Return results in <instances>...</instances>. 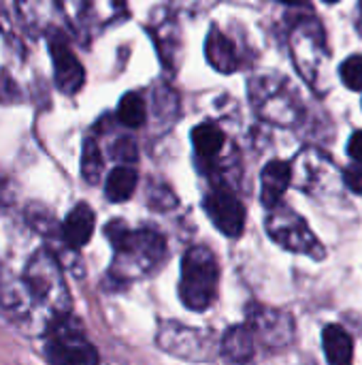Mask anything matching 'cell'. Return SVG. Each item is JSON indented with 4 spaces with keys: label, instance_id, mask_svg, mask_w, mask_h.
<instances>
[{
    "label": "cell",
    "instance_id": "obj_1",
    "mask_svg": "<svg viewBox=\"0 0 362 365\" xmlns=\"http://www.w3.org/2000/svg\"><path fill=\"white\" fill-rule=\"evenodd\" d=\"M218 259L207 246H194L183 255L179 297L190 310H205L218 293Z\"/></svg>",
    "mask_w": 362,
    "mask_h": 365
},
{
    "label": "cell",
    "instance_id": "obj_2",
    "mask_svg": "<svg viewBox=\"0 0 362 365\" xmlns=\"http://www.w3.org/2000/svg\"><path fill=\"white\" fill-rule=\"evenodd\" d=\"M21 287H23V293H26L28 310H30V304H34V306L49 308L58 319L64 317L62 312L68 306L66 289H64V282L60 278L58 263L47 250L36 252L28 261Z\"/></svg>",
    "mask_w": 362,
    "mask_h": 365
},
{
    "label": "cell",
    "instance_id": "obj_3",
    "mask_svg": "<svg viewBox=\"0 0 362 365\" xmlns=\"http://www.w3.org/2000/svg\"><path fill=\"white\" fill-rule=\"evenodd\" d=\"M47 359L51 364H73L87 365L98 361V353L94 346L81 336V331L70 329L68 323H55V329L51 331L49 344H47Z\"/></svg>",
    "mask_w": 362,
    "mask_h": 365
},
{
    "label": "cell",
    "instance_id": "obj_4",
    "mask_svg": "<svg viewBox=\"0 0 362 365\" xmlns=\"http://www.w3.org/2000/svg\"><path fill=\"white\" fill-rule=\"evenodd\" d=\"M205 210L220 233L239 237L245 227V210L228 186H215L205 197Z\"/></svg>",
    "mask_w": 362,
    "mask_h": 365
},
{
    "label": "cell",
    "instance_id": "obj_5",
    "mask_svg": "<svg viewBox=\"0 0 362 365\" xmlns=\"http://www.w3.org/2000/svg\"><path fill=\"white\" fill-rule=\"evenodd\" d=\"M49 51L53 58V73H55V86L64 94H75L83 86V66L68 47L62 32L53 30L49 34Z\"/></svg>",
    "mask_w": 362,
    "mask_h": 365
},
{
    "label": "cell",
    "instance_id": "obj_6",
    "mask_svg": "<svg viewBox=\"0 0 362 365\" xmlns=\"http://www.w3.org/2000/svg\"><path fill=\"white\" fill-rule=\"evenodd\" d=\"M94 212L87 203H79L70 210V214L66 216L64 225H62V240L70 246V248H81L90 242L92 233H94Z\"/></svg>",
    "mask_w": 362,
    "mask_h": 365
},
{
    "label": "cell",
    "instance_id": "obj_7",
    "mask_svg": "<svg viewBox=\"0 0 362 365\" xmlns=\"http://www.w3.org/2000/svg\"><path fill=\"white\" fill-rule=\"evenodd\" d=\"M290 186V165L284 160H271L262 169L260 199L267 207H275Z\"/></svg>",
    "mask_w": 362,
    "mask_h": 365
},
{
    "label": "cell",
    "instance_id": "obj_8",
    "mask_svg": "<svg viewBox=\"0 0 362 365\" xmlns=\"http://www.w3.org/2000/svg\"><path fill=\"white\" fill-rule=\"evenodd\" d=\"M205 53H207V60L211 62V66L220 73H233L237 68L235 45L218 28H213L209 32L207 43H205Z\"/></svg>",
    "mask_w": 362,
    "mask_h": 365
},
{
    "label": "cell",
    "instance_id": "obj_9",
    "mask_svg": "<svg viewBox=\"0 0 362 365\" xmlns=\"http://www.w3.org/2000/svg\"><path fill=\"white\" fill-rule=\"evenodd\" d=\"M322 344L326 359L333 365H346L352 361L354 355V344L350 334L339 327V325H326L322 331Z\"/></svg>",
    "mask_w": 362,
    "mask_h": 365
},
{
    "label": "cell",
    "instance_id": "obj_10",
    "mask_svg": "<svg viewBox=\"0 0 362 365\" xmlns=\"http://www.w3.org/2000/svg\"><path fill=\"white\" fill-rule=\"evenodd\" d=\"M137 182H139V175L134 169L130 167H115L109 175H107V182H105V192H107V199L113 201V203H122V201H128L137 188Z\"/></svg>",
    "mask_w": 362,
    "mask_h": 365
},
{
    "label": "cell",
    "instance_id": "obj_11",
    "mask_svg": "<svg viewBox=\"0 0 362 365\" xmlns=\"http://www.w3.org/2000/svg\"><path fill=\"white\" fill-rule=\"evenodd\" d=\"M192 143L201 156L211 158V156L220 154V150L224 145V133L213 122H203L192 130Z\"/></svg>",
    "mask_w": 362,
    "mask_h": 365
},
{
    "label": "cell",
    "instance_id": "obj_12",
    "mask_svg": "<svg viewBox=\"0 0 362 365\" xmlns=\"http://www.w3.org/2000/svg\"><path fill=\"white\" fill-rule=\"evenodd\" d=\"M117 118L122 124L130 126V128H139L145 124L147 118V109H145V101L139 92H128L122 96L119 105H117Z\"/></svg>",
    "mask_w": 362,
    "mask_h": 365
},
{
    "label": "cell",
    "instance_id": "obj_13",
    "mask_svg": "<svg viewBox=\"0 0 362 365\" xmlns=\"http://www.w3.org/2000/svg\"><path fill=\"white\" fill-rule=\"evenodd\" d=\"M102 169H105V160H102V154H100L96 141L85 139L83 152H81V175H83V180L87 184H98Z\"/></svg>",
    "mask_w": 362,
    "mask_h": 365
},
{
    "label": "cell",
    "instance_id": "obj_14",
    "mask_svg": "<svg viewBox=\"0 0 362 365\" xmlns=\"http://www.w3.org/2000/svg\"><path fill=\"white\" fill-rule=\"evenodd\" d=\"M341 79L350 90L362 92V56H352L341 64Z\"/></svg>",
    "mask_w": 362,
    "mask_h": 365
},
{
    "label": "cell",
    "instance_id": "obj_15",
    "mask_svg": "<svg viewBox=\"0 0 362 365\" xmlns=\"http://www.w3.org/2000/svg\"><path fill=\"white\" fill-rule=\"evenodd\" d=\"M105 235L109 237V242L113 244V248H115L117 252H122V250L128 246L132 231L126 227V222H122V220H113V222H109V225H107Z\"/></svg>",
    "mask_w": 362,
    "mask_h": 365
},
{
    "label": "cell",
    "instance_id": "obj_16",
    "mask_svg": "<svg viewBox=\"0 0 362 365\" xmlns=\"http://www.w3.org/2000/svg\"><path fill=\"white\" fill-rule=\"evenodd\" d=\"M111 156L115 160H122V163H134L139 158V150H137V143L128 137L124 139H117L113 145H111Z\"/></svg>",
    "mask_w": 362,
    "mask_h": 365
},
{
    "label": "cell",
    "instance_id": "obj_17",
    "mask_svg": "<svg viewBox=\"0 0 362 365\" xmlns=\"http://www.w3.org/2000/svg\"><path fill=\"white\" fill-rule=\"evenodd\" d=\"M344 180H346V184H348L350 190L362 195V160L352 163V165L344 171Z\"/></svg>",
    "mask_w": 362,
    "mask_h": 365
},
{
    "label": "cell",
    "instance_id": "obj_18",
    "mask_svg": "<svg viewBox=\"0 0 362 365\" xmlns=\"http://www.w3.org/2000/svg\"><path fill=\"white\" fill-rule=\"evenodd\" d=\"M348 152L354 160H362V130H356L352 137H350V143H348Z\"/></svg>",
    "mask_w": 362,
    "mask_h": 365
},
{
    "label": "cell",
    "instance_id": "obj_19",
    "mask_svg": "<svg viewBox=\"0 0 362 365\" xmlns=\"http://www.w3.org/2000/svg\"><path fill=\"white\" fill-rule=\"evenodd\" d=\"M324 2H339V0H324Z\"/></svg>",
    "mask_w": 362,
    "mask_h": 365
},
{
    "label": "cell",
    "instance_id": "obj_20",
    "mask_svg": "<svg viewBox=\"0 0 362 365\" xmlns=\"http://www.w3.org/2000/svg\"><path fill=\"white\" fill-rule=\"evenodd\" d=\"M361 9H362V0H361Z\"/></svg>",
    "mask_w": 362,
    "mask_h": 365
}]
</instances>
